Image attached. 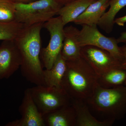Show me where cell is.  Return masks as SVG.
<instances>
[{
	"label": "cell",
	"mask_w": 126,
	"mask_h": 126,
	"mask_svg": "<svg viewBox=\"0 0 126 126\" xmlns=\"http://www.w3.org/2000/svg\"><path fill=\"white\" fill-rule=\"evenodd\" d=\"M44 23L24 26L15 40L20 51L21 75L36 86H44L43 65L40 59L41 31Z\"/></svg>",
	"instance_id": "6da1fadb"
},
{
	"label": "cell",
	"mask_w": 126,
	"mask_h": 126,
	"mask_svg": "<svg viewBox=\"0 0 126 126\" xmlns=\"http://www.w3.org/2000/svg\"><path fill=\"white\" fill-rule=\"evenodd\" d=\"M98 77L88 62L82 56L66 61V69L61 88L71 99L86 101L92 95L98 83Z\"/></svg>",
	"instance_id": "7a4b0ae2"
},
{
	"label": "cell",
	"mask_w": 126,
	"mask_h": 126,
	"mask_svg": "<svg viewBox=\"0 0 126 126\" xmlns=\"http://www.w3.org/2000/svg\"><path fill=\"white\" fill-rule=\"evenodd\" d=\"M105 121L114 123L126 115V86L106 88L98 84L93 93L85 101Z\"/></svg>",
	"instance_id": "3957f363"
},
{
	"label": "cell",
	"mask_w": 126,
	"mask_h": 126,
	"mask_svg": "<svg viewBox=\"0 0 126 126\" xmlns=\"http://www.w3.org/2000/svg\"><path fill=\"white\" fill-rule=\"evenodd\" d=\"M16 20L25 26L44 23L58 15L62 6L55 0H38L29 3L15 2Z\"/></svg>",
	"instance_id": "277c9868"
},
{
	"label": "cell",
	"mask_w": 126,
	"mask_h": 126,
	"mask_svg": "<svg viewBox=\"0 0 126 126\" xmlns=\"http://www.w3.org/2000/svg\"><path fill=\"white\" fill-rule=\"evenodd\" d=\"M29 89L32 98L43 115L71 104V98L61 87L38 85Z\"/></svg>",
	"instance_id": "5b68a950"
},
{
	"label": "cell",
	"mask_w": 126,
	"mask_h": 126,
	"mask_svg": "<svg viewBox=\"0 0 126 126\" xmlns=\"http://www.w3.org/2000/svg\"><path fill=\"white\" fill-rule=\"evenodd\" d=\"M64 26L59 16L53 17L43 25V27L48 31L50 37L47 47L43 48L41 51L40 57L46 69L52 68L61 53L64 39Z\"/></svg>",
	"instance_id": "8992f818"
},
{
	"label": "cell",
	"mask_w": 126,
	"mask_h": 126,
	"mask_svg": "<svg viewBox=\"0 0 126 126\" xmlns=\"http://www.w3.org/2000/svg\"><path fill=\"white\" fill-rule=\"evenodd\" d=\"M78 40L81 47L92 46L98 47L108 51L119 61L122 62L123 60V55L117 39L104 35L99 31L97 25L82 26L79 32Z\"/></svg>",
	"instance_id": "52a82bcc"
},
{
	"label": "cell",
	"mask_w": 126,
	"mask_h": 126,
	"mask_svg": "<svg viewBox=\"0 0 126 126\" xmlns=\"http://www.w3.org/2000/svg\"><path fill=\"white\" fill-rule=\"evenodd\" d=\"M81 56L90 64L98 77L113 69L122 68V62L106 50L92 46L81 47Z\"/></svg>",
	"instance_id": "ba28073f"
},
{
	"label": "cell",
	"mask_w": 126,
	"mask_h": 126,
	"mask_svg": "<svg viewBox=\"0 0 126 126\" xmlns=\"http://www.w3.org/2000/svg\"><path fill=\"white\" fill-rule=\"evenodd\" d=\"M21 63L20 51L15 39L2 41L0 45V79L9 78Z\"/></svg>",
	"instance_id": "9c48e42d"
},
{
	"label": "cell",
	"mask_w": 126,
	"mask_h": 126,
	"mask_svg": "<svg viewBox=\"0 0 126 126\" xmlns=\"http://www.w3.org/2000/svg\"><path fill=\"white\" fill-rule=\"evenodd\" d=\"M19 111L21 115L20 119L9 122L6 126H45L43 116L34 101L27 88L24 92Z\"/></svg>",
	"instance_id": "30bf717a"
},
{
	"label": "cell",
	"mask_w": 126,
	"mask_h": 126,
	"mask_svg": "<svg viewBox=\"0 0 126 126\" xmlns=\"http://www.w3.org/2000/svg\"><path fill=\"white\" fill-rule=\"evenodd\" d=\"M79 31L72 25L64 27V39L61 54L66 61L75 60L81 56V47L78 40Z\"/></svg>",
	"instance_id": "8fae6325"
},
{
	"label": "cell",
	"mask_w": 126,
	"mask_h": 126,
	"mask_svg": "<svg viewBox=\"0 0 126 126\" xmlns=\"http://www.w3.org/2000/svg\"><path fill=\"white\" fill-rule=\"evenodd\" d=\"M43 116L45 126H76V113L72 104Z\"/></svg>",
	"instance_id": "7c38bea8"
},
{
	"label": "cell",
	"mask_w": 126,
	"mask_h": 126,
	"mask_svg": "<svg viewBox=\"0 0 126 126\" xmlns=\"http://www.w3.org/2000/svg\"><path fill=\"white\" fill-rule=\"evenodd\" d=\"M110 0H96L89 5L73 23L82 26H97L100 19L109 7Z\"/></svg>",
	"instance_id": "4fadbf2b"
},
{
	"label": "cell",
	"mask_w": 126,
	"mask_h": 126,
	"mask_svg": "<svg viewBox=\"0 0 126 126\" xmlns=\"http://www.w3.org/2000/svg\"><path fill=\"white\" fill-rule=\"evenodd\" d=\"M76 115V126H110L113 123L108 121H99L90 113L85 101L80 99H71Z\"/></svg>",
	"instance_id": "5bb4252c"
},
{
	"label": "cell",
	"mask_w": 126,
	"mask_h": 126,
	"mask_svg": "<svg viewBox=\"0 0 126 126\" xmlns=\"http://www.w3.org/2000/svg\"><path fill=\"white\" fill-rule=\"evenodd\" d=\"M66 69V61L60 53L52 68L43 71L44 86L61 87V82Z\"/></svg>",
	"instance_id": "9a60e30c"
},
{
	"label": "cell",
	"mask_w": 126,
	"mask_h": 126,
	"mask_svg": "<svg viewBox=\"0 0 126 126\" xmlns=\"http://www.w3.org/2000/svg\"><path fill=\"white\" fill-rule=\"evenodd\" d=\"M96 0H76L61 7L58 15L64 25L74 22L92 2Z\"/></svg>",
	"instance_id": "2e32d148"
},
{
	"label": "cell",
	"mask_w": 126,
	"mask_h": 126,
	"mask_svg": "<svg viewBox=\"0 0 126 126\" xmlns=\"http://www.w3.org/2000/svg\"><path fill=\"white\" fill-rule=\"evenodd\" d=\"M126 6V0H110L109 9L101 18L97 26L106 33L112 32L118 13Z\"/></svg>",
	"instance_id": "e0dca14e"
},
{
	"label": "cell",
	"mask_w": 126,
	"mask_h": 126,
	"mask_svg": "<svg viewBox=\"0 0 126 126\" xmlns=\"http://www.w3.org/2000/svg\"><path fill=\"white\" fill-rule=\"evenodd\" d=\"M126 80V70L117 69L98 77V83L102 87L110 88L124 85Z\"/></svg>",
	"instance_id": "ac0fdd59"
},
{
	"label": "cell",
	"mask_w": 126,
	"mask_h": 126,
	"mask_svg": "<svg viewBox=\"0 0 126 126\" xmlns=\"http://www.w3.org/2000/svg\"><path fill=\"white\" fill-rule=\"evenodd\" d=\"M24 26L16 20L7 23L0 21V40L15 39Z\"/></svg>",
	"instance_id": "d6986e66"
},
{
	"label": "cell",
	"mask_w": 126,
	"mask_h": 126,
	"mask_svg": "<svg viewBox=\"0 0 126 126\" xmlns=\"http://www.w3.org/2000/svg\"><path fill=\"white\" fill-rule=\"evenodd\" d=\"M15 2L9 0H0V21L10 22L16 20Z\"/></svg>",
	"instance_id": "ffe728a7"
},
{
	"label": "cell",
	"mask_w": 126,
	"mask_h": 126,
	"mask_svg": "<svg viewBox=\"0 0 126 126\" xmlns=\"http://www.w3.org/2000/svg\"><path fill=\"white\" fill-rule=\"evenodd\" d=\"M126 23V15L122 17L115 18L114 20V24L120 26H124Z\"/></svg>",
	"instance_id": "44dd1931"
},
{
	"label": "cell",
	"mask_w": 126,
	"mask_h": 126,
	"mask_svg": "<svg viewBox=\"0 0 126 126\" xmlns=\"http://www.w3.org/2000/svg\"><path fill=\"white\" fill-rule=\"evenodd\" d=\"M123 56V60L122 62V68L126 70V45L121 47Z\"/></svg>",
	"instance_id": "7402d4cb"
},
{
	"label": "cell",
	"mask_w": 126,
	"mask_h": 126,
	"mask_svg": "<svg viewBox=\"0 0 126 126\" xmlns=\"http://www.w3.org/2000/svg\"><path fill=\"white\" fill-rule=\"evenodd\" d=\"M117 39L118 44L123 43L126 44V31L122 33L120 36Z\"/></svg>",
	"instance_id": "603a6c76"
},
{
	"label": "cell",
	"mask_w": 126,
	"mask_h": 126,
	"mask_svg": "<svg viewBox=\"0 0 126 126\" xmlns=\"http://www.w3.org/2000/svg\"><path fill=\"white\" fill-rule=\"evenodd\" d=\"M75 0H55L56 2L61 5L62 6L68 4L70 2Z\"/></svg>",
	"instance_id": "cb8c5ba5"
},
{
	"label": "cell",
	"mask_w": 126,
	"mask_h": 126,
	"mask_svg": "<svg viewBox=\"0 0 126 126\" xmlns=\"http://www.w3.org/2000/svg\"><path fill=\"white\" fill-rule=\"evenodd\" d=\"M14 0H12L13 1H14ZM16 0V2H15L22 3H29L35 1V0Z\"/></svg>",
	"instance_id": "d4e9b609"
},
{
	"label": "cell",
	"mask_w": 126,
	"mask_h": 126,
	"mask_svg": "<svg viewBox=\"0 0 126 126\" xmlns=\"http://www.w3.org/2000/svg\"><path fill=\"white\" fill-rule=\"evenodd\" d=\"M124 85H126V81H125V83H124Z\"/></svg>",
	"instance_id": "484cf974"
},
{
	"label": "cell",
	"mask_w": 126,
	"mask_h": 126,
	"mask_svg": "<svg viewBox=\"0 0 126 126\" xmlns=\"http://www.w3.org/2000/svg\"></svg>",
	"instance_id": "4316f807"
},
{
	"label": "cell",
	"mask_w": 126,
	"mask_h": 126,
	"mask_svg": "<svg viewBox=\"0 0 126 126\" xmlns=\"http://www.w3.org/2000/svg\"></svg>",
	"instance_id": "83f0119b"
}]
</instances>
